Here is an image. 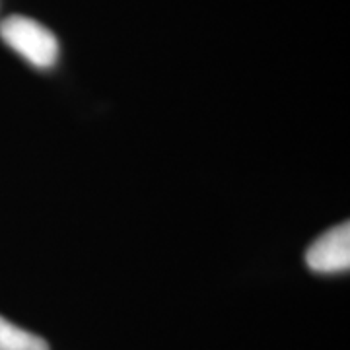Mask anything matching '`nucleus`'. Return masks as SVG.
<instances>
[{"label":"nucleus","mask_w":350,"mask_h":350,"mask_svg":"<svg viewBox=\"0 0 350 350\" xmlns=\"http://www.w3.org/2000/svg\"><path fill=\"white\" fill-rule=\"evenodd\" d=\"M0 38L22 59L39 70L53 68L61 57V45L49 27L25 16H10L0 24Z\"/></svg>","instance_id":"obj_1"},{"label":"nucleus","mask_w":350,"mask_h":350,"mask_svg":"<svg viewBox=\"0 0 350 350\" xmlns=\"http://www.w3.org/2000/svg\"><path fill=\"white\" fill-rule=\"evenodd\" d=\"M306 262L313 273L338 275L350 269V226H335L321 234L306 251Z\"/></svg>","instance_id":"obj_2"},{"label":"nucleus","mask_w":350,"mask_h":350,"mask_svg":"<svg viewBox=\"0 0 350 350\" xmlns=\"http://www.w3.org/2000/svg\"><path fill=\"white\" fill-rule=\"evenodd\" d=\"M0 350H49L45 338L14 325L0 315Z\"/></svg>","instance_id":"obj_3"}]
</instances>
